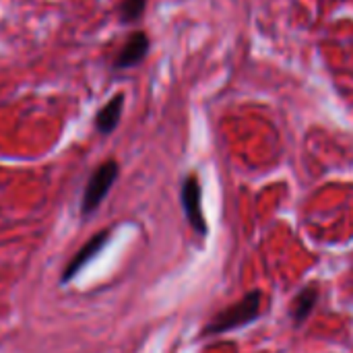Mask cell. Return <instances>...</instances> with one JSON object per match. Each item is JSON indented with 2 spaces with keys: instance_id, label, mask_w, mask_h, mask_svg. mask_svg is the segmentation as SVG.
Listing matches in <instances>:
<instances>
[{
  "instance_id": "5b68a950",
  "label": "cell",
  "mask_w": 353,
  "mask_h": 353,
  "mask_svg": "<svg viewBox=\"0 0 353 353\" xmlns=\"http://www.w3.org/2000/svg\"><path fill=\"white\" fill-rule=\"evenodd\" d=\"M147 50H149V37L143 31L132 33L128 37V41L124 43L120 56L116 58V66L118 68H128V66L139 64L147 56Z\"/></svg>"
},
{
  "instance_id": "6da1fadb",
  "label": "cell",
  "mask_w": 353,
  "mask_h": 353,
  "mask_svg": "<svg viewBox=\"0 0 353 353\" xmlns=\"http://www.w3.org/2000/svg\"><path fill=\"white\" fill-rule=\"evenodd\" d=\"M261 298H263L261 292H250L240 302H236L234 306H230L228 310L217 314L213 319V323L205 329V335H219V333H225V331H232V329L252 323L261 312Z\"/></svg>"
},
{
  "instance_id": "52a82bcc",
  "label": "cell",
  "mask_w": 353,
  "mask_h": 353,
  "mask_svg": "<svg viewBox=\"0 0 353 353\" xmlns=\"http://www.w3.org/2000/svg\"><path fill=\"white\" fill-rule=\"evenodd\" d=\"M316 300H319L316 288H306L300 292V296L294 300V306H292V319L296 325H302L310 316V312L316 306Z\"/></svg>"
},
{
  "instance_id": "3957f363",
  "label": "cell",
  "mask_w": 353,
  "mask_h": 353,
  "mask_svg": "<svg viewBox=\"0 0 353 353\" xmlns=\"http://www.w3.org/2000/svg\"><path fill=\"white\" fill-rule=\"evenodd\" d=\"M182 205H184V213L190 221V225L199 232V234H207V223L201 211V186L196 176H188L184 180L182 186Z\"/></svg>"
},
{
  "instance_id": "277c9868",
  "label": "cell",
  "mask_w": 353,
  "mask_h": 353,
  "mask_svg": "<svg viewBox=\"0 0 353 353\" xmlns=\"http://www.w3.org/2000/svg\"><path fill=\"white\" fill-rule=\"evenodd\" d=\"M108 232H101V234H97V236H93L79 252H77V256L68 263V267L64 269V273H62V281H68V279H72L89 261H93L101 250H103V246L108 244Z\"/></svg>"
},
{
  "instance_id": "ba28073f",
  "label": "cell",
  "mask_w": 353,
  "mask_h": 353,
  "mask_svg": "<svg viewBox=\"0 0 353 353\" xmlns=\"http://www.w3.org/2000/svg\"><path fill=\"white\" fill-rule=\"evenodd\" d=\"M145 6H147V0H124L122 2V8H120L122 21H126V23L137 21L143 14Z\"/></svg>"
},
{
  "instance_id": "7a4b0ae2",
  "label": "cell",
  "mask_w": 353,
  "mask_h": 353,
  "mask_svg": "<svg viewBox=\"0 0 353 353\" xmlns=\"http://www.w3.org/2000/svg\"><path fill=\"white\" fill-rule=\"evenodd\" d=\"M116 178H118V163L116 161H105L103 165H99L95 170V174L91 176V180L85 188V194H83L81 207H83L85 215L93 213L101 205V201L108 196Z\"/></svg>"
},
{
  "instance_id": "8992f818",
  "label": "cell",
  "mask_w": 353,
  "mask_h": 353,
  "mask_svg": "<svg viewBox=\"0 0 353 353\" xmlns=\"http://www.w3.org/2000/svg\"><path fill=\"white\" fill-rule=\"evenodd\" d=\"M122 105H124V95L118 93L116 97H112V99L99 110V114H97V118H95V126H97V130H99L101 134H110V132L118 126L120 116H122Z\"/></svg>"
}]
</instances>
